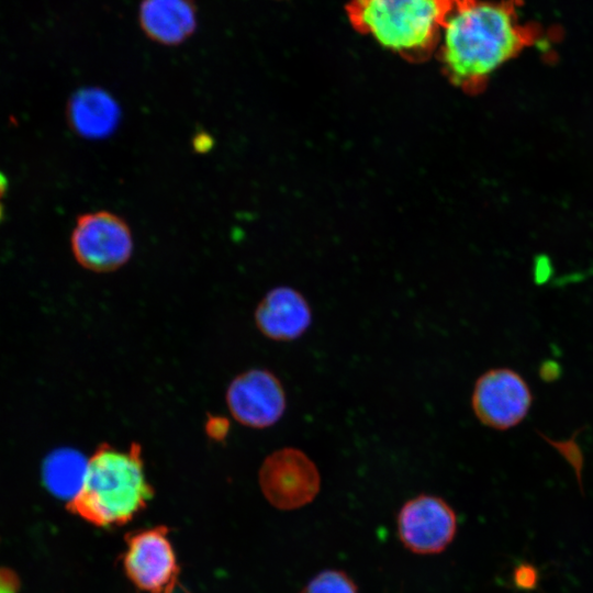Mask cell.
<instances>
[{"label":"cell","instance_id":"15","mask_svg":"<svg viewBox=\"0 0 593 593\" xmlns=\"http://www.w3.org/2000/svg\"><path fill=\"white\" fill-rule=\"evenodd\" d=\"M513 582L519 590L532 591L538 585L539 572L532 563L521 562L514 568Z\"/></svg>","mask_w":593,"mask_h":593},{"label":"cell","instance_id":"5","mask_svg":"<svg viewBox=\"0 0 593 593\" xmlns=\"http://www.w3.org/2000/svg\"><path fill=\"white\" fill-rule=\"evenodd\" d=\"M534 395L523 376L506 367L491 368L475 381L471 407L481 424L507 430L521 424L530 411Z\"/></svg>","mask_w":593,"mask_h":593},{"label":"cell","instance_id":"12","mask_svg":"<svg viewBox=\"0 0 593 593\" xmlns=\"http://www.w3.org/2000/svg\"><path fill=\"white\" fill-rule=\"evenodd\" d=\"M70 126L82 137L100 138L109 135L119 122V107L104 90L82 88L72 94L67 105Z\"/></svg>","mask_w":593,"mask_h":593},{"label":"cell","instance_id":"19","mask_svg":"<svg viewBox=\"0 0 593 593\" xmlns=\"http://www.w3.org/2000/svg\"><path fill=\"white\" fill-rule=\"evenodd\" d=\"M3 214H4L3 208H2V204L0 203V222H1L2 219H3Z\"/></svg>","mask_w":593,"mask_h":593},{"label":"cell","instance_id":"18","mask_svg":"<svg viewBox=\"0 0 593 593\" xmlns=\"http://www.w3.org/2000/svg\"><path fill=\"white\" fill-rule=\"evenodd\" d=\"M8 189V179L3 172L0 171V198L4 195Z\"/></svg>","mask_w":593,"mask_h":593},{"label":"cell","instance_id":"14","mask_svg":"<svg viewBox=\"0 0 593 593\" xmlns=\"http://www.w3.org/2000/svg\"><path fill=\"white\" fill-rule=\"evenodd\" d=\"M301 593H358V589L344 571L331 569L311 579Z\"/></svg>","mask_w":593,"mask_h":593},{"label":"cell","instance_id":"9","mask_svg":"<svg viewBox=\"0 0 593 593\" xmlns=\"http://www.w3.org/2000/svg\"><path fill=\"white\" fill-rule=\"evenodd\" d=\"M225 401L236 422L259 429L275 425L287 407L280 380L266 369H250L236 376L227 387Z\"/></svg>","mask_w":593,"mask_h":593},{"label":"cell","instance_id":"3","mask_svg":"<svg viewBox=\"0 0 593 593\" xmlns=\"http://www.w3.org/2000/svg\"><path fill=\"white\" fill-rule=\"evenodd\" d=\"M455 0H350L353 27L410 61L426 60L439 45Z\"/></svg>","mask_w":593,"mask_h":593},{"label":"cell","instance_id":"7","mask_svg":"<svg viewBox=\"0 0 593 593\" xmlns=\"http://www.w3.org/2000/svg\"><path fill=\"white\" fill-rule=\"evenodd\" d=\"M123 569L135 586L147 593H172L179 566L166 526L125 535Z\"/></svg>","mask_w":593,"mask_h":593},{"label":"cell","instance_id":"6","mask_svg":"<svg viewBox=\"0 0 593 593\" xmlns=\"http://www.w3.org/2000/svg\"><path fill=\"white\" fill-rule=\"evenodd\" d=\"M259 485L271 505L290 511L316 497L321 489V475L314 461L304 451L283 447L271 452L261 463Z\"/></svg>","mask_w":593,"mask_h":593},{"label":"cell","instance_id":"10","mask_svg":"<svg viewBox=\"0 0 593 593\" xmlns=\"http://www.w3.org/2000/svg\"><path fill=\"white\" fill-rule=\"evenodd\" d=\"M255 323L259 332L270 339L294 340L310 327L312 310L306 299L295 289L276 287L258 303Z\"/></svg>","mask_w":593,"mask_h":593},{"label":"cell","instance_id":"13","mask_svg":"<svg viewBox=\"0 0 593 593\" xmlns=\"http://www.w3.org/2000/svg\"><path fill=\"white\" fill-rule=\"evenodd\" d=\"M86 466L77 452L59 450L45 460L43 480L53 494L70 501L82 485Z\"/></svg>","mask_w":593,"mask_h":593},{"label":"cell","instance_id":"17","mask_svg":"<svg viewBox=\"0 0 593 593\" xmlns=\"http://www.w3.org/2000/svg\"><path fill=\"white\" fill-rule=\"evenodd\" d=\"M20 582L15 573L7 568H0V593H18Z\"/></svg>","mask_w":593,"mask_h":593},{"label":"cell","instance_id":"16","mask_svg":"<svg viewBox=\"0 0 593 593\" xmlns=\"http://www.w3.org/2000/svg\"><path fill=\"white\" fill-rule=\"evenodd\" d=\"M538 376L546 383L556 382L562 376V367L556 360L546 359L539 365Z\"/></svg>","mask_w":593,"mask_h":593},{"label":"cell","instance_id":"1","mask_svg":"<svg viewBox=\"0 0 593 593\" xmlns=\"http://www.w3.org/2000/svg\"><path fill=\"white\" fill-rule=\"evenodd\" d=\"M515 0H455L438 48L444 74L457 87L474 92L500 66L540 35L536 23H519Z\"/></svg>","mask_w":593,"mask_h":593},{"label":"cell","instance_id":"8","mask_svg":"<svg viewBox=\"0 0 593 593\" xmlns=\"http://www.w3.org/2000/svg\"><path fill=\"white\" fill-rule=\"evenodd\" d=\"M398 534L405 548L418 555L441 552L452 541L457 532V516L443 499L421 494L401 507Z\"/></svg>","mask_w":593,"mask_h":593},{"label":"cell","instance_id":"4","mask_svg":"<svg viewBox=\"0 0 593 593\" xmlns=\"http://www.w3.org/2000/svg\"><path fill=\"white\" fill-rule=\"evenodd\" d=\"M77 262L93 272H112L132 257L134 239L130 225L120 215L99 210L79 215L70 235Z\"/></svg>","mask_w":593,"mask_h":593},{"label":"cell","instance_id":"11","mask_svg":"<svg viewBox=\"0 0 593 593\" xmlns=\"http://www.w3.org/2000/svg\"><path fill=\"white\" fill-rule=\"evenodd\" d=\"M138 20L152 41L179 45L195 31L197 7L193 0H142Z\"/></svg>","mask_w":593,"mask_h":593},{"label":"cell","instance_id":"2","mask_svg":"<svg viewBox=\"0 0 593 593\" xmlns=\"http://www.w3.org/2000/svg\"><path fill=\"white\" fill-rule=\"evenodd\" d=\"M154 493L138 443L126 449L102 443L87 459L82 485L68 508L96 526H121L142 512Z\"/></svg>","mask_w":593,"mask_h":593}]
</instances>
